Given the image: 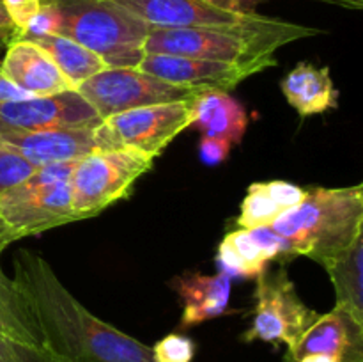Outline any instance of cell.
Listing matches in <instances>:
<instances>
[{
    "label": "cell",
    "instance_id": "obj_35",
    "mask_svg": "<svg viewBox=\"0 0 363 362\" xmlns=\"http://www.w3.org/2000/svg\"><path fill=\"white\" fill-rule=\"evenodd\" d=\"M43 2H52V0H41V4H43Z\"/></svg>",
    "mask_w": 363,
    "mask_h": 362
},
{
    "label": "cell",
    "instance_id": "obj_33",
    "mask_svg": "<svg viewBox=\"0 0 363 362\" xmlns=\"http://www.w3.org/2000/svg\"><path fill=\"white\" fill-rule=\"evenodd\" d=\"M18 38H20V34H18L16 27H14L13 21L9 20L6 9H4V6L0 4V43L9 46L11 43L18 41Z\"/></svg>",
    "mask_w": 363,
    "mask_h": 362
},
{
    "label": "cell",
    "instance_id": "obj_17",
    "mask_svg": "<svg viewBox=\"0 0 363 362\" xmlns=\"http://www.w3.org/2000/svg\"><path fill=\"white\" fill-rule=\"evenodd\" d=\"M280 89L287 103L303 119L330 109H337L339 105V91L333 85L330 67L300 62L286 75Z\"/></svg>",
    "mask_w": 363,
    "mask_h": 362
},
{
    "label": "cell",
    "instance_id": "obj_12",
    "mask_svg": "<svg viewBox=\"0 0 363 362\" xmlns=\"http://www.w3.org/2000/svg\"><path fill=\"white\" fill-rule=\"evenodd\" d=\"M96 126L60 128V130L0 128V146L18 153L34 167L59 162H78L89 153L99 149L94 135Z\"/></svg>",
    "mask_w": 363,
    "mask_h": 362
},
{
    "label": "cell",
    "instance_id": "obj_10",
    "mask_svg": "<svg viewBox=\"0 0 363 362\" xmlns=\"http://www.w3.org/2000/svg\"><path fill=\"white\" fill-rule=\"evenodd\" d=\"M273 67L272 64H230L169 53H145L137 70L181 87L233 91L245 78Z\"/></svg>",
    "mask_w": 363,
    "mask_h": 362
},
{
    "label": "cell",
    "instance_id": "obj_23",
    "mask_svg": "<svg viewBox=\"0 0 363 362\" xmlns=\"http://www.w3.org/2000/svg\"><path fill=\"white\" fill-rule=\"evenodd\" d=\"M280 213H284L282 208L268 194L264 183H252L247 190V197L243 199V204H241L238 226L241 229L268 227L275 222Z\"/></svg>",
    "mask_w": 363,
    "mask_h": 362
},
{
    "label": "cell",
    "instance_id": "obj_14",
    "mask_svg": "<svg viewBox=\"0 0 363 362\" xmlns=\"http://www.w3.org/2000/svg\"><path fill=\"white\" fill-rule=\"evenodd\" d=\"M126 7L152 28H191L236 25L252 20L259 13H234L204 0H113Z\"/></svg>",
    "mask_w": 363,
    "mask_h": 362
},
{
    "label": "cell",
    "instance_id": "obj_13",
    "mask_svg": "<svg viewBox=\"0 0 363 362\" xmlns=\"http://www.w3.org/2000/svg\"><path fill=\"white\" fill-rule=\"evenodd\" d=\"M308 353H325L339 362H363V325L333 307L319 314L311 327L287 346L282 362H294Z\"/></svg>",
    "mask_w": 363,
    "mask_h": 362
},
{
    "label": "cell",
    "instance_id": "obj_1",
    "mask_svg": "<svg viewBox=\"0 0 363 362\" xmlns=\"http://www.w3.org/2000/svg\"><path fill=\"white\" fill-rule=\"evenodd\" d=\"M13 265V283L43 348L66 362H155L151 348L80 304L43 256L23 248Z\"/></svg>",
    "mask_w": 363,
    "mask_h": 362
},
{
    "label": "cell",
    "instance_id": "obj_34",
    "mask_svg": "<svg viewBox=\"0 0 363 362\" xmlns=\"http://www.w3.org/2000/svg\"><path fill=\"white\" fill-rule=\"evenodd\" d=\"M294 362H339V358L332 357V355H325V353H308V355H303V357H300Z\"/></svg>",
    "mask_w": 363,
    "mask_h": 362
},
{
    "label": "cell",
    "instance_id": "obj_18",
    "mask_svg": "<svg viewBox=\"0 0 363 362\" xmlns=\"http://www.w3.org/2000/svg\"><path fill=\"white\" fill-rule=\"evenodd\" d=\"M230 279L233 277L225 272L215 275L191 273L177 279V293L184 304L181 327L188 329L225 314L230 297Z\"/></svg>",
    "mask_w": 363,
    "mask_h": 362
},
{
    "label": "cell",
    "instance_id": "obj_20",
    "mask_svg": "<svg viewBox=\"0 0 363 362\" xmlns=\"http://www.w3.org/2000/svg\"><path fill=\"white\" fill-rule=\"evenodd\" d=\"M363 234L358 236L346 251L323 259L321 265L328 272L335 287V307L350 314L363 325Z\"/></svg>",
    "mask_w": 363,
    "mask_h": 362
},
{
    "label": "cell",
    "instance_id": "obj_36",
    "mask_svg": "<svg viewBox=\"0 0 363 362\" xmlns=\"http://www.w3.org/2000/svg\"><path fill=\"white\" fill-rule=\"evenodd\" d=\"M0 45H2V43H0Z\"/></svg>",
    "mask_w": 363,
    "mask_h": 362
},
{
    "label": "cell",
    "instance_id": "obj_6",
    "mask_svg": "<svg viewBox=\"0 0 363 362\" xmlns=\"http://www.w3.org/2000/svg\"><path fill=\"white\" fill-rule=\"evenodd\" d=\"M152 169V160L131 149H96L78 160L71 172V212L89 219L126 199L135 181Z\"/></svg>",
    "mask_w": 363,
    "mask_h": 362
},
{
    "label": "cell",
    "instance_id": "obj_25",
    "mask_svg": "<svg viewBox=\"0 0 363 362\" xmlns=\"http://www.w3.org/2000/svg\"><path fill=\"white\" fill-rule=\"evenodd\" d=\"M155 362H191L195 357V343L183 334H169L151 348Z\"/></svg>",
    "mask_w": 363,
    "mask_h": 362
},
{
    "label": "cell",
    "instance_id": "obj_29",
    "mask_svg": "<svg viewBox=\"0 0 363 362\" xmlns=\"http://www.w3.org/2000/svg\"><path fill=\"white\" fill-rule=\"evenodd\" d=\"M264 188L268 190V194L275 199L277 204L282 208V212L294 208V206L303 202V199L307 197V188L296 187V185L287 183V181H264Z\"/></svg>",
    "mask_w": 363,
    "mask_h": 362
},
{
    "label": "cell",
    "instance_id": "obj_8",
    "mask_svg": "<svg viewBox=\"0 0 363 362\" xmlns=\"http://www.w3.org/2000/svg\"><path fill=\"white\" fill-rule=\"evenodd\" d=\"M314 309L307 307L296 293V286L286 268L257 275L255 311L252 325L241 336L245 343L264 341L291 346L318 318Z\"/></svg>",
    "mask_w": 363,
    "mask_h": 362
},
{
    "label": "cell",
    "instance_id": "obj_11",
    "mask_svg": "<svg viewBox=\"0 0 363 362\" xmlns=\"http://www.w3.org/2000/svg\"><path fill=\"white\" fill-rule=\"evenodd\" d=\"M99 123L101 117L78 91L0 103V128L9 130H60Z\"/></svg>",
    "mask_w": 363,
    "mask_h": 362
},
{
    "label": "cell",
    "instance_id": "obj_19",
    "mask_svg": "<svg viewBox=\"0 0 363 362\" xmlns=\"http://www.w3.org/2000/svg\"><path fill=\"white\" fill-rule=\"evenodd\" d=\"M248 117L243 105L225 91H204L194 99V123L208 137L241 142Z\"/></svg>",
    "mask_w": 363,
    "mask_h": 362
},
{
    "label": "cell",
    "instance_id": "obj_4",
    "mask_svg": "<svg viewBox=\"0 0 363 362\" xmlns=\"http://www.w3.org/2000/svg\"><path fill=\"white\" fill-rule=\"evenodd\" d=\"M60 14L57 34L98 53L110 67H137L151 25L113 0H52Z\"/></svg>",
    "mask_w": 363,
    "mask_h": 362
},
{
    "label": "cell",
    "instance_id": "obj_2",
    "mask_svg": "<svg viewBox=\"0 0 363 362\" xmlns=\"http://www.w3.org/2000/svg\"><path fill=\"white\" fill-rule=\"evenodd\" d=\"M325 34L307 25L257 14L236 25L191 28H151L144 53H169L194 59L218 60L230 64H272L275 52L298 39Z\"/></svg>",
    "mask_w": 363,
    "mask_h": 362
},
{
    "label": "cell",
    "instance_id": "obj_7",
    "mask_svg": "<svg viewBox=\"0 0 363 362\" xmlns=\"http://www.w3.org/2000/svg\"><path fill=\"white\" fill-rule=\"evenodd\" d=\"M194 99L158 103L112 114L94 128L99 149H131L155 160L194 123Z\"/></svg>",
    "mask_w": 363,
    "mask_h": 362
},
{
    "label": "cell",
    "instance_id": "obj_22",
    "mask_svg": "<svg viewBox=\"0 0 363 362\" xmlns=\"http://www.w3.org/2000/svg\"><path fill=\"white\" fill-rule=\"evenodd\" d=\"M0 336L41 346L34 319L28 314L13 279L0 266Z\"/></svg>",
    "mask_w": 363,
    "mask_h": 362
},
{
    "label": "cell",
    "instance_id": "obj_28",
    "mask_svg": "<svg viewBox=\"0 0 363 362\" xmlns=\"http://www.w3.org/2000/svg\"><path fill=\"white\" fill-rule=\"evenodd\" d=\"M204 2L213 4V6L222 7V9H227V11H234V13L250 14V13H257L255 9H257L261 4L268 2V0H204ZM314 2L328 4V6H337L350 11L363 9V0H314Z\"/></svg>",
    "mask_w": 363,
    "mask_h": 362
},
{
    "label": "cell",
    "instance_id": "obj_26",
    "mask_svg": "<svg viewBox=\"0 0 363 362\" xmlns=\"http://www.w3.org/2000/svg\"><path fill=\"white\" fill-rule=\"evenodd\" d=\"M38 167L20 156L18 153L0 146V194L21 181L28 180Z\"/></svg>",
    "mask_w": 363,
    "mask_h": 362
},
{
    "label": "cell",
    "instance_id": "obj_15",
    "mask_svg": "<svg viewBox=\"0 0 363 362\" xmlns=\"http://www.w3.org/2000/svg\"><path fill=\"white\" fill-rule=\"evenodd\" d=\"M0 62V75L32 96H50L77 91L60 73L57 64L45 48L28 39H18L6 46Z\"/></svg>",
    "mask_w": 363,
    "mask_h": 362
},
{
    "label": "cell",
    "instance_id": "obj_24",
    "mask_svg": "<svg viewBox=\"0 0 363 362\" xmlns=\"http://www.w3.org/2000/svg\"><path fill=\"white\" fill-rule=\"evenodd\" d=\"M0 362H66L38 344L0 336Z\"/></svg>",
    "mask_w": 363,
    "mask_h": 362
},
{
    "label": "cell",
    "instance_id": "obj_31",
    "mask_svg": "<svg viewBox=\"0 0 363 362\" xmlns=\"http://www.w3.org/2000/svg\"><path fill=\"white\" fill-rule=\"evenodd\" d=\"M229 153L230 142L225 141V138L204 135L201 144H199V156H201V160L206 165H218V163L225 162Z\"/></svg>",
    "mask_w": 363,
    "mask_h": 362
},
{
    "label": "cell",
    "instance_id": "obj_30",
    "mask_svg": "<svg viewBox=\"0 0 363 362\" xmlns=\"http://www.w3.org/2000/svg\"><path fill=\"white\" fill-rule=\"evenodd\" d=\"M0 4H2L4 9H6L9 20L13 21V25L16 27L18 34L23 32L28 20H30V18L38 13L39 7H41V0H0Z\"/></svg>",
    "mask_w": 363,
    "mask_h": 362
},
{
    "label": "cell",
    "instance_id": "obj_21",
    "mask_svg": "<svg viewBox=\"0 0 363 362\" xmlns=\"http://www.w3.org/2000/svg\"><path fill=\"white\" fill-rule=\"evenodd\" d=\"M28 41L38 43L41 48H45L46 52L50 53V57H52L53 62L57 64L60 73L73 84L74 89H77L82 82L89 80V78L94 77L96 73L110 67L98 53L85 48L84 45L66 38V35L50 34L41 35V38L28 39Z\"/></svg>",
    "mask_w": 363,
    "mask_h": 362
},
{
    "label": "cell",
    "instance_id": "obj_5",
    "mask_svg": "<svg viewBox=\"0 0 363 362\" xmlns=\"http://www.w3.org/2000/svg\"><path fill=\"white\" fill-rule=\"evenodd\" d=\"M77 162L48 163L0 194V254L13 241L74 222L71 172Z\"/></svg>",
    "mask_w": 363,
    "mask_h": 362
},
{
    "label": "cell",
    "instance_id": "obj_32",
    "mask_svg": "<svg viewBox=\"0 0 363 362\" xmlns=\"http://www.w3.org/2000/svg\"><path fill=\"white\" fill-rule=\"evenodd\" d=\"M27 98H32V94L21 91L20 87H16L14 84H11L7 78H4L2 75H0V103L20 102V99H27Z\"/></svg>",
    "mask_w": 363,
    "mask_h": 362
},
{
    "label": "cell",
    "instance_id": "obj_3",
    "mask_svg": "<svg viewBox=\"0 0 363 362\" xmlns=\"http://www.w3.org/2000/svg\"><path fill=\"white\" fill-rule=\"evenodd\" d=\"M269 227L284 241L286 254L321 263L363 234V185L307 188L303 202L280 213Z\"/></svg>",
    "mask_w": 363,
    "mask_h": 362
},
{
    "label": "cell",
    "instance_id": "obj_9",
    "mask_svg": "<svg viewBox=\"0 0 363 362\" xmlns=\"http://www.w3.org/2000/svg\"><path fill=\"white\" fill-rule=\"evenodd\" d=\"M77 91L94 106L101 119L138 106L183 102L204 92L202 89L169 84L137 67H106L82 82Z\"/></svg>",
    "mask_w": 363,
    "mask_h": 362
},
{
    "label": "cell",
    "instance_id": "obj_27",
    "mask_svg": "<svg viewBox=\"0 0 363 362\" xmlns=\"http://www.w3.org/2000/svg\"><path fill=\"white\" fill-rule=\"evenodd\" d=\"M60 25V14L52 2H43L38 13L28 20L27 27L20 34V39H34L41 35L57 34Z\"/></svg>",
    "mask_w": 363,
    "mask_h": 362
},
{
    "label": "cell",
    "instance_id": "obj_16",
    "mask_svg": "<svg viewBox=\"0 0 363 362\" xmlns=\"http://www.w3.org/2000/svg\"><path fill=\"white\" fill-rule=\"evenodd\" d=\"M286 254L284 241L272 227L238 229L222 238L216 251L220 272L230 277H257L268 263Z\"/></svg>",
    "mask_w": 363,
    "mask_h": 362
}]
</instances>
